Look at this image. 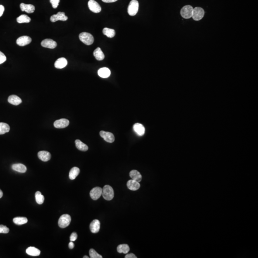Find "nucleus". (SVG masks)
Segmentation results:
<instances>
[{
	"label": "nucleus",
	"mask_w": 258,
	"mask_h": 258,
	"mask_svg": "<svg viewBox=\"0 0 258 258\" xmlns=\"http://www.w3.org/2000/svg\"><path fill=\"white\" fill-rule=\"evenodd\" d=\"M102 195L105 200H112L114 198V190L111 186L106 185L102 188Z\"/></svg>",
	"instance_id": "f257e3e1"
},
{
	"label": "nucleus",
	"mask_w": 258,
	"mask_h": 258,
	"mask_svg": "<svg viewBox=\"0 0 258 258\" xmlns=\"http://www.w3.org/2000/svg\"><path fill=\"white\" fill-rule=\"evenodd\" d=\"M79 38L82 42L88 46L92 45L94 42V39L93 36L88 33H81L79 34Z\"/></svg>",
	"instance_id": "f03ea898"
},
{
	"label": "nucleus",
	"mask_w": 258,
	"mask_h": 258,
	"mask_svg": "<svg viewBox=\"0 0 258 258\" xmlns=\"http://www.w3.org/2000/svg\"><path fill=\"white\" fill-rule=\"evenodd\" d=\"M139 2L137 0H132L128 7V12L131 16L136 15L138 11Z\"/></svg>",
	"instance_id": "7ed1b4c3"
},
{
	"label": "nucleus",
	"mask_w": 258,
	"mask_h": 258,
	"mask_svg": "<svg viewBox=\"0 0 258 258\" xmlns=\"http://www.w3.org/2000/svg\"><path fill=\"white\" fill-rule=\"evenodd\" d=\"M71 221V216L68 214L62 215L58 220V225L61 228H65L69 226Z\"/></svg>",
	"instance_id": "20e7f679"
},
{
	"label": "nucleus",
	"mask_w": 258,
	"mask_h": 258,
	"mask_svg": "<svg viewBox=\"0 0 258 258\" xmlns=\"http://www.w3.org/2000/svg\"><path fill=\"white\" fill-rule=\"evenodd\" d=\"M193 8L191 5L184 6L180 12L181 16L184 19H189L192 17Z\"/></svg>",
	"instance_id": "39448f33"
},
{
	"label": "nucleus",
	"mask_w": 258,
	"mask_h": 258,
	"mask_svg": "<svg viewBox=\"0 0 258 258\" xmlns=\"http://www.w3.org/2000/svg\"><path fill=\"white\" fill-rule=\"evenodd\" d=\"M205 15V11L203 8L197 7L193 9V11L192 18L196 21L201 20Z\"/></svg>",
	"instance_id": "423d86ee"
},
{
	"label": "nucleus",
	"mask_w": 258,
	"mask_h": 258,
	"mask_svg": "<svg viewBox=\"0 0 258 258\" xmlns=\"http://www.w3.org/2000/svg\"><path fill=\"white\" fill-rule=\"evenodd\" d=\"M88 6L90 10L95 13H98L101 11V6L94 0H90L88 1Z\"/></svg>",
	"instance_id": "0eeeda50"
},
{
	"label": "nucleus",
	"mask_w": 258,
	"mask_h": 258,
	"mask_svg": "<svg viewBox=\"0 0 258 258\" xmlns=\"http://www.w3.org/2000/svg\"><path fill=\"white\" fill-rule=\"evenodd\" d=\"M102 189L100 187H96L93 188L90 192V196L93 200H96L98 199L102 195Z\"/></svg>",
	"instance_id": "6e6552de"
},
{
	"label": "nucleus",
	"mask_w": 258,
	"mask_h": 258,
	"mask_svg": "<svg viewBox=\"0 0 258 258\" xmlns=\"http://www.w3.org/2000/svg\"><path fill=\"white\" fill-rule=\"evenodd\" d=\"M100 135L102 138L104 139L106 142L112 143L115 141V137L113 133L110 132H105L101 131L100 132Z\"/></svg>",
	"instance_id": "1a4fd4ad"
},
{
	"label": "nucleus",
	"mask_w": 258,
	"mask_h": 258,
	"mask_svg": "<svg viewBox=\"0 0 258 258\" xmlns=\"http://www.w3.org/2000/svg\"><path fill=\"white\" fill-rule=\"evenodd\" d=\"M67 19H68V17L66 16L65 12H57V15H53L50 17V21L52 22H56L58 20L66 21Z\"/></svg>",
	"instance_id": "9d476101"
},
{
	"label": "nucleus",
	"mask_w": 258,
	"mask_h": 258,
	"mask_svg": "<svg viewBox=\"0 0 258 258\" xmlns=\"http://www.w3.org/2000/svg\"><path fill=\"white\" fill-rule=\"evenodd\" d=\"M41 46L46 48L54 49L57 46V43L52 39H46L43 40L41 42Z\"/></svg>",
	"instance_id": "9b49d317"
},
{
	"label": "nucleus",
	"mask_w": 258,
	"mask_h": 258,
	"mask_svg": "<svg viewBox=\"0 0 258 258\" xmlns=\"http://www.w3.org/2000/svg\"><path fill=\"white\" fill-rule=\"evenodd\" d=\"M69 124V122L66 119H61L60 120H57L54 122V127L56 128L62 129L65 128L68 126Z\"/></svg>",
	"instance_id": "f8f14e48"
},
{
	"label": "nucleus",
	"mask_w": 258,
	"mask_h": 258,
	"mask_svg": "<svg viewBox=\"0 0 258 258\" xmlns=\"http://www.w3.org/2000/svg\"><path fill=\"white\" fill-rule=\"evenodd\" d=\"M32 41L31 37L28 36H22L19 37L16 40V43L18 46H24L30 44Z\"/></svg>",
	"instance_id": "ddd939ff"
},
{
	"label": "nucleus",
	"mask_w": 258,
	"mask_h": 258,
	"mask_svg": "<svg viewBox=\"0 0 258 258\" xmlns=\"http://www.w3.org/2000/svg\"><path fill=\"white\" fill-rule=\"evenodd\" d=\"M101 223L99 220L95 219L92 221L90 224V229L91 232L93 233H97L100 231Z\"/></svg>",
	"instance_id": "4468645a"
},
{
	"label": "nucleus",
	"mask_w": 258,
	"mask_h": 258,
	"mask_svg": "<svg viewBox=\"0 0 258 258\" xmlns=\"http://www.w3.org/2000/svg\"><path fill=\"white\" fill-rule=\"evenodd\" d=\"M127 186L128 189L132 191H136L140 188V184L138 182L132 179L128 181Z\"/></svg>",
	"instance_id": "2eb2a0df"
},
{
	"label": "nucleus",
	"mask_w": 258,
	"mask_h": 258,
	"mask_svg": "<svg viewBox=\"0 0 258 258\" xmlns=\"http://www.w3.org/2000/svg\"><path fill=\"white\" fill-rule=\"evenodd\" d=\"M133 130L139 136H143L145 133V128L141 123H137L134 124Z\"/></svg>",
	"instance_id": "dca6fc26"
},
{
	"label": "nucleus",
	"mask_w": 258,
	"mask_h": 258,
	"mask_svg": "<svg viewBox=\"0 0 258 258\" xmlns=\"http://www.w3.org/2000/svg\"><path fill=\"white\" fill-rule=\"evenodd\" d=\"M38 157L41 161L47 162L51 158V155L49 152L47 151H42L38 152Z\"/></svg>",
	"instance_id": "f3484780"
},
{
	"label": "nucleus",
	"mask_w": 258,
	"mask_h": 258,
	"mask_svg": "<svg viewBox=\"0 0 258 258\" xmlns=\"http://www.w3.org/2000/svg\"><path fill=\"white\" fill-rule=\"evenodd\" d=\"M67 65V61L64 57L58 58L55 63V67L56 68L62 69L66 67Z\"/></svg>",
	"instance_id": "a211bd4d"
},
{
	"label": "nucleus",
	"mask_w": 258,
	"mask_h": 258,
	"mask_svg": "<svg viewBox=\"0 0 258 258\" xmlns=\"http://www.w3.org/2000/svg\"><path fill=\"white\" fill-rule=\"evenodd\" d=\"M20 8L22 11H25L29 14L33 13L35 10V7L33 5H27L24 3L20 4Z\"/></svg>",
	"instance_id": "6ab92c4d"
},
{
	"label": "nucleus",
	"mask_w": 258,
	"mask_h": 258,
	"mask_svg": "<svg viewBox=\"0 0 258 258\" xmlns=\"http://www.w3.org/2000/svg\"><path fill=\"white\" fill-rule=\"evenodd\" d=\"M8 101L10 104L17 106V105L20 104L22 103V101L21 98H19L16 95H12L10 96L8 98Z\"/></svg>",
	"instance_id": "aec40b11"
},
{
	"label": "nucleus",
	"mask_w": 258,
	"mask_h": 258,
	"mask_svg": "<svg viewBox=\"0 0 258 258\" xmlns=\"http://www.w3.org/2000/svg\"><path fill=\"white\" fill-rule=\"evenodd\" d=\"M98 76L102 78H107L111 75V71L107 67H102L100 68L98 72Z\"/></svg>",
	"instance_id": "412c9836"
},
{
	"label": "nucleus",
	"mask_w": 258,
	"mask_h": 258,
	"mask_svg": "<svg viewBox=\"0 0 258 258\" xmlns=\"http://www.w3.org/2000/svg\"><path fill=\"white\" fill-rule=\"evenodd\" d=\"M130 176L132 180L140 182L142 181V177L140 172L137 170H133L130 173Z\"/></svg>",
	"instance_id": "4be33fe9"
},
{
	"label": "nucleus",
	"mask_w": 258,
	"mask_h": 258,
	"mask_svg": "<svg viewBox=\"0 0 258 258\" xmlns=\"http://www.w3.org/2000/svg\"><path fill=\"white\" fill-rule=\"evenodd\" d=\"M12 169L16 171V172H19V173H24L27 170L26 167L22 163H15L12 166Z\"/></svg>",
	"instance_id": "5701e85b"
},
{
	"label": "nucleus",
	"mask_w": 258,
	"mask_h": 258,
	"mask_svg": "<svg viewBox=\"0 0 258 258\" xmlns=\"http://www.w3.org/2000/svg\"><path fill=\"white\" fill-rule=\"evenodd\" d=\"M93 55L97 60H102L105 58L104 53L100 47H98L95 49L93 52Z\"/></svg>",
	"instance_id": "b1692460"
},
{
	"label": "nucleus",
	"mask_w": 258,
	"mask_h": 258,
	"mask_svg": "<svg viewBox=\"0 0 258 258\" xmlns=\"http://www.w3.org/2000/svg\"><path fill=\"white\" fill-rule=\"evenodd\" d=\"M26 253L30 256H37L40 254V250L34 247H30L26 250Z\"/></svg>",
	"instance_id": "393cba45"
},
{
	"label": "nucleus",
	"mask_w": 258,
	"mask_h": 258,
	"mask_svg": "<svg viewBox=\"0 0 258 258\" xmlns=\"http://www.w3.org/2000/svg\"><path fill=\"white\" fill-rule=\"evenodd\" d=\"M75 144L76 147L80 151L85 152L88 150V147L87 145L82 143L81 140H76L75 141Z\"/></svg>",
	"instance_id": "a878e982"
},
{
	"label": "nucleus",
	"mask_w": 258,
	"mask_h": 258,
	"mask_svg": "<svg viewBox=\"0 0 258 258\" xmlns=\"http://www.w3.org/2000/svg\"><path fill=\"white\" fill-rule=\"evenodd\" d=\"M80 173V170L77 167H74L69 172V177L71 180H74L76 178Z\"/></svg>",
	"instance_id": "bb28decb"
},
{
	"label": "nucleus",
	"mask_w": 258,
	"mask_h": 258,
	"mask_svg": "<svg viewBox=\"0 0 258 258\" xmlns=\"http://www.w3.org/2000/svg\"><path fill=\"white\" fill-rule=\"evenodd\" d=\"M118 252L120 253H123L124 254H127L130 251V248L128 245L126 244L119 245L117 248Z\"/></svg>",
	"instance_id": "cd10ccee"
},
{
	"label": "nucleus",
	"mask_w": 258,
	"mask_h": 258,
	"mask_svg": "<svg viewBox=\"0 0 258 258\" xmlns=\"http://www.w3.org/2000/svg\"><path fill=\"white\" fill-rule=\"evenodd\" d=\"M13 222L18 225L25 224L28 222V219L26 217H16L13 219Z\"/></svg>",
	"instance_id": "c85d7f7f"
},
{
	"label": "nucleus",
	"mask_w": 258,
	"mask_h": 258,
	"mask_svg": "<svg viewBox=\"0 0 258 258\" xmlns=\"http://www.w3.org/2000/svg\"><path fill=\"white\" fill-rule=\"evenodd\" d=\"M10 127L8 124L4 122H0V135L5 134L9 132Z\"/></svg>",
	"instance_id": "c756f323"
},
{
	"label": "nucleus",
	"mask_w": 258,
	"mask_h": 258,
	"mask_svg": "<svg viewBox=\"0 0 258 258\" xmlns=\"http://www.w3.org/2000/svg\"><path fill=\"white\" fill-rule=\"evenodd\" d=\"M17 22L19 24H22V23H28L30 22L31 20V19L29 16L26 15H22L20 16L19 17H17Z\"/></svg>",
	"instance_id": "7c9ffc66"
},
{
	"label": "nucleus",
	"mask_w": 258,
	"mask_h": 258,
	"mask_svg": "<svg viewBox=\"0 0 258 258\" xmlns=\"http://www.w3.org/2000/svg\"><path fill=\"white\" fill-rule=\"evenodd\" d=\"M103 33L108 38H112L115 35V30L108 28H104L103 30Z\"/></svg>",
	"instance_id": "2f4dec72"
},
{
	"label": "nucleus",
	"mask_w": 258,
	"mask_h": 258,
	"mask_svg": "<svg viewBox=\"0 0 258 258\" xmlns=\"http://www.w3.org/2000/svg\"><path fill=\"white\" fill-rule=\"evenodd\" d=\"M36 202L38 204H42L45 200V198L40 191H37L35 194Z\"/></svg>",
	"instance_id": "473e14b6"
},
{
	"label": "nucleus",
	"mask_w": 258,
	"mask_h": 258,
	"mask_svg": "<svg viewBox=\"0 0 258 258\" xmlns=\"http://www.w3.org/2000/svg\"><path fill=\"white\" fill-rule=\"evenodd\" d=\"M90 256L91 258H102V256L97 253L96 250L93 249H91L90 250Z\"/></svg>",
	"instance_id": "72a5a7b5"
},
{
	"label": "nucleus",
	"mask_w": 258,
	"mask_h": 258,
	"mask_svg": "<svg viewBox=\"0 0 258 258\" xmlns=\"http://www.w3.org/2000/svg\"><path fill=\"white\" fill-rule=\"evenodd\" d=\"M9 232V228L3 225H0V233L6 234Z\"/></svg>",
	"instance_id": "f704fd0d"
},
{
	"label": "nucleus",
	"mask_w": 258,
	"mask_h": 258,
	"mask_svg": "<svg viewBox=\"0 0 258 258\" xmlns=\"http://www.w3.org/2000/svg\"><path fill=\"white\" fill-rule=\"evenodd\" d=\"M50 2L52 5L53 8L56 9L58 7L60 0H50Z\"/></svg>",
	"instance_id": "c9c22d12"
},
{
	"label": "nucleus",
	"mask_w": 258,
	"mask_h": 258,
	"mask_svg": "<svg viewBox=\"0 0 258 258\" xmlns=\"http://www.w3.org/2000/svg\"><path fill=\"white\" fill-rule=\"evenodd\" d=\"M6 60V57L3 53L0 51V64H2Z\"/></svg>",
	"instance_id": "e433bc0d"
},
{
	"label": "nucleus",
	"mask_w": 258,
	"mask_h": 258,
	"mask_svg": "<svg viewBox=\"0 0 258 258\" xmlns=\"http://www.w3.org/2000/svg\"><path fill=\"white\" fill-rule=\"evenodd\" d=\"M77 235L76 232H73L70 237V240L71 241H74L77 239Z\"/></svg>",
	"instance_id": "4c0bfd02"
},
{
	"label": "nucleus",
	"mask_w": 258,
	"mask_h": 258,
	"mask_svg": "<svg viewBox=\"0 0 258 258\" xmlns=\"http://www.w3.org/2000/svg\"><path fill=\"white\" fill-rule=\"evenodd\" d=\"M4 11H5V7L4 6L0 5V17L2 15Z\"/></svg>",
	"instance_id": "58836bf2"
},
{
	"label": "nucleus",
	"mask_w": 258,
	"mask_h": 258,
	"mask_svg": "<svg viewBox=\"0 0 258 258\" xmlns=\"http://www.w3.org/2000/svg\"><path fill=\"white\" fill-rule=\"evenodd\" d=\"M125 258H137L136 256H135V255L133 253H130L129 254H127L126 256H125Z\"/></svg>",
	"instance_id": "ea45409f"
},
{
	"label": "nucleus",
	"mask_w": 258,
	"mask_h": 258,
	"mask_svg": "<svg viewBox=\"0 0 258 258\" xmlns=\"http://www.w3.org/2000/svg\"><path fill=\"white\" fill-rule=\"evenodd\" d=\"M74 246H75V245H74V243H73V241H71L69 243V245H68L69 249H72L74 248Z\"/></svg>",
	"instance_id": "a19ab883"
},
{
	"label": "nucleus",
	"mask_w": 258,
	"mask_h": 258,
	"mask_svg": "<svg viewBox=\"0 0 258 258\" xmlns=\"http://www.w3.org/2000/svg\"><path fill=\"white\" fill-rule=\"evenodd\" d=\"M102 2L106 3H111V2H116L118 0H102Z\"/></svg>",
	"instance_id": "79ce46f5"
},
{
	"label": "nucleus",
	"mask_w": 258,
	"mask_h": 258,
	"mask_svg": "<svg viewBox=\"0 0 258 258\" xmlns=\"http://www.w3.org/2000/svg\"><path fill=\"white\" fill-rule=\"evenodd\" d=\"M2 196H3V193L2 191L0 189V198H2Z\"/></svg>",
	"instance_id": "37998d69"
},
{
	"label": "nucleus",
	"mask_w": 258,
	"mask_h": 258,
	"mask_svg": "<svg viewBox=\"0 0 258 258\" xmlns=\"http://www.w3.org/2000/svg\"><path fill=\"white\" fill-rule=\"evenodd\" d=\"M89 258V257H88V256H84V257H83V258Z\"/></svg>",
	"instance_id": "c03bdc74"
}]
</instances>
